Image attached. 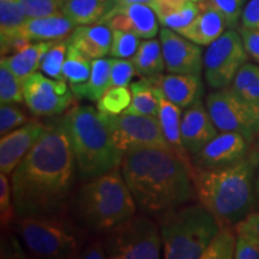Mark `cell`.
Instances as JSON below:
<instances>
[{"label":"cell","instance_id":"1","mask_svg":"<svg viewBox=\"0 0 259 259\" xmlns=\"http://www.w3.org/2000/svg\"><path fill=\"white\" fill-rule=\"evenodd\" d=\"M72 144L61 119L47 130L11 173L16 215H53L61 211L74 177Z\"/></svg>","mask_w":259,"mask_h":259},{"label":"cell","instance_id":"2","mask_svg":"<svg viewBox=\"0 0 259 259\" xmlns=\"http://www.w3.org/2000/svg\"><path fill=\"white\" fill-rule=\"evenodd\" d=\"M120 169L137 208L161 213L193 198V170L171 149L149 148L126 153Z\"/></svg>","mask_w":259,"mask_h":259},{"label":"cell","instance_id":"3","mask_svg":"<svg viewBox=\"0 0 259 259\" xmlns=\"http://www.w3.org/2000/svg\"><path fill=\"white\" fill-rule=\"evenodd\" d=\"M254 168L251 158H242L226 167H194L192 180L197 197L220 226H236L251 212L254 203Z\"/></svg>","mask_w":259,"mask_h":259},{"label":"cell","instance_id":"4","mask_svg":"<svg viewBox=\"0 0 259 259\" xmlns=\"http://www.w3.org/2000/svg\"><path fill=\"white\" fill-rule=\"evenodd\" d=\"M61 122L84 177L95 178L120 167L124 154L115 147L99 111L90 106H74L65 113Z\"/></svg>","mask_w":259,"mask_h":259},{"label":"cell","instance_id":"5","mask_svg":"<svg viewBox=\"0 0 259 259\" xmlns=\"http://www.w3.org/2000/svg\"><path fill=\"white\" fill-rule=\"evenodd\" d=\"M120 170L115 168L92 178L79 190L77 213L93 231L107 232L136 215L137 204Z\"/></svg>","mask_w":259,"mask_h":259},{"label":"cell","instance_id":"6","mask_svg":"<svg viewBox=\"0 0 259 259\" xmlns=\"http://www.w3.org/2000/svg\"><path fill=\"white\" fill-rule=\"evenodd\" d=\"M220 223L200 204L177 206L160 213V231L166 259H200L219 232Z\"/></svg>","mask_w":259,"mask_h":259},{"label":"cell","instance_id":"7","mask_svg":"<svg viewBox=\"0 0 259 259\" xmlns=\"http://www.w3.org/2000/svg\"><path fill=\"white\" fill-rule=\"evenodd\" d=\"M53 215L19 218L17 231L25 247L41 258H78L80 242L69 223Z\"/></svg>","mask_w":259,"mask_h":259},{"label":"cell","instance_id":"8","mask_svg":"<svg viewBox=\"0 0 259 259\" xmlns=\"http://www.w3.org/2000/svg\"><path fill=\"white\" fill-rule=\"evenodd\" d=\"M103 244L112 259H157L162 246L160 226L135 215L107 231Z\"/></svg>","mask_w":259,"mask_h":259},{"label":"cell","instance_id":"9","mask_svg":"<svg viewBox=\"0 0 259 259\" xmlns=\"http://www.w3.org/2000/svg\"><path fill=\"white\" fill-rule=\"evenodd\" d=\"M115 147L122 154L149 148L171 149L166 141L157 116L109 114L100 112Z\"/></svg>","mask_w":259,"mask_h":259},{"label":"cell","instance_id":"10","mask_svg":"<svg viewBox=\"0 0 259 259\" xmlns=\"http://www.w3.org/2000/svg\"><path fill=\"white\" fill-rule=\"evenodd\" d=\"M206 108L219 131L238 132L250 143L259 135V107L247 102L231 88L209 94Z\"/></svg>","mask_w":259,"mask_h":259},{"label":"cell","instance_id":"11","mask_svg":"<svg viewBox=\"0 0 259 259\" xmlns=\"http://www.w3.org/2000/svg\"><path fill=\"white\" fill-rule=\"evenodd\" d=\"M247 52L239 31L228 29L210 44L203 57L204 77L212 89L228 88L240 67L247 61Z\"/></svg>","mask_w":259,"mask_h":259},{"label":"cell","instance_id":"12","mask_svg":"<svg viewBox=\"0 0 259 259\" xmlns=\"http://www.w3.org/2000/svg\"><path fill=\"white\" fill-rule=\"evenodd\" d=\"M72 90L66 80H59L34 72L24 78V102L38 116L63 114L72 103Z\"/></svg>","mask_w":259,"mask_h":259},{"label":"cell","instance_id":"13","mask_svg":"<svg viewBox=\"0 0 259 259\" xmlns=\"http://www.w3.org/2000/svg\"><path fill=\"white\" fill-rule=\"evenodd\" d=\"M160 41L168 72L199 76L204 66L199 45L166 27L160 30Z\"/></svg>","mask_w":259,"mask_h":259},{"label":"cell","instance_id":"14","mask_svg":"<svg viewBox=\"0 0 259 259\" xmlns=\"http://www.w3.org/2000/svg\"><path fill=\"white\" fill-rule=\"evenodd\" d=\"M99 23L112 30L132 32L141 38H154L158 32V18L155 11L145 3L128 5H113Z\"/></svg>","mask_w":259,"mask_h":259},{"label":"cell","instance_id":"15","mask_svg":"<svg viewBox=\"0 0 259 259\" xmlns=\"http://www.w3.org/2000/svg\"><path fill=\"white\" fill-rule=\"evenodd\" d=\"M250 142L238 132H221L213 137L199 153L193 155L197 168H219L245 158Z\"/></svg>","mask_w":259,"mask_h":259},{"label":"cell","instance_id":"16","mask_svg":"<svg viewBox=\"0 0 259 259\" xmlns=\"http://www.w3.org/2000/svg\"><path fill=\"white\" fill-rule=\"evenodd\" d=\"M47 125L28 121L21 127L2 136L0 141V171L6 176L14 171L25 155L46 132Z\"/></svg>","mask_w":259,"mask_h":259},{"label":"cell","instance_id":"17","mask_svg":"<svg viewBox=\"0 0 259 259\" xmlns=\"http://www.w3.org/2000/svg\"><path fill=\"white\" fill-rule=\"evenodd\" d=\"M218 131L208 108L200 99L184 112L181 118V139L187 153L192 156L199 153L218 135Z\"/></svg>","mask_w":259,"mask_h":259},{"label":"cell","instance_id":"18","mask_svg":"<svg viewBox=\"0 0 259 259\" xmlns=\"http://www.w3.org/2000/svg\"><path fill=\"white\" fill-rule=\"evenodd\" d=\"M145 79L180 108H189L203 94V84L198 74L158 73Z\"/></svg>","mask_w":259,"mask_h":259},{"label":"cell","instance_id":"19","mask_svg":"<svg viewBox=\"0 0 259 259\" xmlns=\"http://www.w3.org/2000/svg\"><path fill=\"white\" fill-rule=\"evenodd\" d=\"M199 5L198 16L179 34L199 46H209L226 31L227 24L221 14L206 4L205 0H199Z\"/></svg>","mask_w":259,"mask_h":259},{"label":"cell","instance_id":"20","mask_svg":"<svg viewBox=\"0 0 259 259\" xmlns=\"http://www.w3.org/2000/svg\"><path fill=\"white\" fill-rule=\"evenodd\" d=\"M70 44L89 59H99L111 52L112 29L106 24L77 25L70 36Z\"/></svg>","mask_w":259,"mask_h":259},{"label":"cell","instance_id":"21","mask_svg":"<svg viewBox=\"0 0 259 259\" xmlns=\"http://www.w3.org/2000/svg\"><path fill=\"white\" fill-rule=\"evenodd\" d=\"M155 94H156L158 100V111L157 119L160 121L161 128L163 131L166 141L169 144L171 150L179 156L181 160L185 161L189 166L194 169L191 164V160L189 158V153L184 147L183 139H181V108L176 103L170 102L160 89L154 87Z\"/></svg>","mask_w":259,"mask_h":259},{"label":"cell","instance_id":"22","mask_svg":"<svg viewBox=\"0 0 259 259\" xmlns=\"http://www.w3.org/2000/svg\"><path fill=\"white\" fill-rule=\"evenodd\" d=\"M76 24L66 16L56 14L47 17L28 18L18 31V36L29 41H57L71 34Z\"/></svg>","mask_w":259,"mask_h":259},{"label":"cell","instance_id":"23","mask_svg":"<svg viewBox=\"0 0 259 259\" xmlns=\"http://www.w3.org/2000/svg\"><path fill=\"white\" fill-rule=\"evenodd\" d=\"M52 44L53 41H36L17 53L11 56H3L0 64L5 65L19 78L24 79L29 74L36 72L40 69L42 59L46 56Z\"/></svg>","mask_w":259,"mask_h":259},{"label":"cell","instance_id":"24","mask_svg":"<svg viewBox=\"0 0 259 259\" xmlns=\"http://www.w3.org/2000/svg\"><path fill=\"white\" fill-rule=\"evenodd\" d=\"M113 5V0H63L60 11L76 25H87L99 23Z\"/></svg>","mask_w":259,"mask_h":259},{"label":"cell","instance_id":"25","mask_svg":"<svg viewBox=\"0 0 259 259\" xmlns=\"http://www.w3.org/2000/svg\"><path fill=\"white\" fill-rule=\"evenodd\" d=\"M109 88H111V59H105V58L93 60L92 73L85 83L71 85L74 96L95 102L99 101Z\"/></svg>","mask_w":259,"mask_h":259},{"label":"cell","instance_id":"26","mask_svg":"<svg viewBox=\"0 0 259 259\" xmlns=\"http://www.w3.org/2000/svg\"><path fill=\"white\" fill-rule=\"evenodd\" d=\"M149 5L153 8L158 18V22L163 27L173 29L177 32L183 30L184 28L192 23L193 19L200 12L199 2H194V0L177 5L154 4V3H150Z\"/></svg>","mask_w":259,"mask_h":259},{"label":"cell","instance_id":"27","mask_svg":"<svg viewBox=\"0 0 259 259\" xmlns=\"http://www.w3.org/2000/svg\"><path fill=\"white\" fill-rule=\"evenodd\" d=\"M131 60L135 65L136 73L143 78L162 73L166 70L161 41L155 38H145L142 41Z\"/></svg>","mask_w":259,"mask_h":259},{"label":"cell","instance_id":"28","mask_svg":"<svg viewBox=\"0 0 259 259\" xmlns=\"http://www.w3.org/2000/svg\"><path fill=\"white\" fill-rule=\"evenodd\" d=\"M130 90L132 94V100L124 113L126 114L157 116L158 100L156 94H155L153 84L143 78L138 82L130 84Z\"/></svg>","mask_w":259,"mask_h":259},{"label":"cell","instance_id":"29","mask_svg":"<svg viewBox=\"0 0 259 259\" xmlns=\"http://www.w3.org/2000/svg\"><path fill=\"white\" fill-rule=\"evenodd\" d=\"M231 89L247 102L259 107V65L246 61L236 73Z\"/></svg>","mask_w":259,"mask_h":259},{"label":"cell","instance_id":"30","mask_svg":"<svg viewBox=\"0 0 259 259\" xmlns=\"http://www.w3.org/2000/svg\"><path fill=\"white\" fill-rule=\"evenodd\" d=\"M92 59L87 58L73 45L70 44L63 65L65 80L69 82L70 85H78V84L85 83L92 73Z\"/></svg>","mask_w":259,"mask_h":259},{"label":"cell","instance_id":"31","mask_svg":"<svg viewBox=\"0 0 259 259\" xmlns=\"http://www.w3.org/2000/svg\"><path fill=\"white\" fill-rule=\"evenodd\" d=\"M28 17L16 0H0V40L5 42L18 36V31Z\"/></svg>","mask_w":259,"mask_h":259},{"label":"cell","instance_id":"32","mask_svg":"<svg viewBox=\"0 0 259 259\" xmlns=\"http://www.w3.org/2000/svg\"><path fill=\"white\" fill-rule=\"evenodd\" d=\"M236 238L229 226H221L209 245L200 255V259H232L234 258Z\"/></svg>","mask_w":259,"mask_h":259},{"label":"cell","instance_id":"33","mask_svg":"<svg viewBox=\"0 0 259 259\" xmlns=\"http://www.w3.org/2000/svg\"><path fill=\"white\" fill-rule=\"evenodd\" d=\"M69 45L70 37L53 41L51 48L47 51L46 56L42 59L40 67L46 76L54 79L65 80L63 73V65L65 58H66L67 50H69Z\"/></svg>","mask_w":259,"mask_h":259},{"label":"cell","instance_id":"34","mask_svg":"<svg viewBox=\"0 0 259 259\" xmlns=\"http://www.w3.org/2000/svg\"><path fill=\"white\" fill-rule=\"evenodd\" d=\"M131 100L130 87H111L97 101V111L109 114H121L127 109Z\"/></svg>","mask_w":259,"mask_h":259},{"label":"cell","instance_id":"35","mask_svg":"<svg viewBox=\"0 0 259 259\" xmlns=\"http://www.w3.org/2000/svg\"><path fill=\"white\" fill-rule=\"evenodd\" d=\"M24 101V79L0 64V102L21 103Z\"/></svg>","mask_w":259,"mask_h":259},{"label":"cell","instance_id":"36","mask_svg":"<svg viewBox=\"0 0 259 259\" xmlns=\"http://www.w3.org/2000/svg\"><path fill=\"white\" fill-rule=\"evenodd\" d=\"M137 35L132 32L112 30V45L109 54L113 58H120V59H131L137 52L141 41Z\"/></svg>","mask_w":259,"mask_h":259},{"label":"cell","instance_id":"37","mask_svg":"<svg viewBox=\"0 0 259 259\" xmlns=\"http://www.w3.org/2000/svg\"><path fill=\"white\" fill-rule=\"evenodd\" d=\"M28 18L47 17L59 14L63 0H16Z\"/></svg>","mask_w":259,"mask_h":259},{"label":"cell","instance_id":"38","mask_svg":"<svg viewBox=\"0 0 259 259\" xmlns=\"http://www.w3.org/2000/svg\"><path fill=\"white\" fill-rule=\"evenodd\" d=\"M244 2L245 0H205L206 4L221 14L228 29H234L239 19H241Z\"/></svg>","mask_w":259,"mask_h":259},{"label":"cell","instance_id":"39","mask_svg":"<svg viewBox=\"0 0 259 259\" xmlns=\"http://www.w3.org/2000/svg\"><path fill=\"white\" fill-rule=\"evenodd\" d=\"M27 115L24 114L15 103H3L0 107V134L4 136L14 131L18 126L28 122Z\"/></svg>","mask_w":259,"mask_h":259},{"label":"cell","instance_id":"40","mask_svg":"<svg viewBox=\"0 0 259 259\" xmlns=\"http://www.w3.org/2000/svg\"><path fill=\"white\" fill-rule=\"evenodd\" d=\"M136 69L132 60L113 58L111 59V87H130Z\"/></svg>","mask_w":259,"mask_h":259},{"label":"cell","instance_id":"41","mask_svg":"<svg viewBox=\"0 0 259 259\" xmlns=\"http://www.w3.org/2000/svg\"><path fill=\"white\" fill-rule=\"evenodd\" d=\"M16 209L12 199V189L11 181L6 174L0 176V219H2V226L8 227L9 223L14 220Z\"/></svg>","mask_w":259,"mask_h":259},{"label":"cell","instance_id":"42","mask_svg":"<svg viewBox=\"0 0 259 259\" xmlns=\"http://www.w3.org/2000/svg\"><path fill=\"white\" fill-rule=\"evenodd\" d=\"M236 235L244 236L259 247V211L250 212L246 218L236 223Z\"/></svg>","mask_w":259,"mask_h":259},{"label":"cell","instance_id":"43","mask_svg":"<svg viewBox=\"0 0 259 259\" xmlns=\"http://www.w3.org/2000/svg\"><path fill=\"white\" fill-rule=\"evenodd\" d=\"M247 54L259 64V29L241 25L238 29Z\"/></svg>","mask_w":259,"mask_h":259},{"label":"cell","instance_id":"44","mask_svg":"<svg viewBox=\"0 0 259 259\" xmlns=\"http://www.w3.org/2000/svg\"><path fill=\"white\" fill-rule=\"evenodd\" d=\"M235 259H259V247L253 242L244 238V236L238 235L236 238V247H235Z\"/></svg>","mask_w":259,"mask_h":259},{"label":"cell","instance_id":"45","mask_svg":"<svg viewBox=\"0 0 259 259\" xmlns=\"http://www.w3.org/2000/svg\"><path fill=\"white\" fill-rule=\"evenodd\" d=\"M241 25L259 29V0H250L241 15Z\"/></svg>","mask_w":259,"mask_h":259},{"label":"cell","instance_id":"46","mask_svg":"<svg viewBox=\"0 0 259 259\" xmlns=\"http://www.w3.org/2000/svg\"><path fill=\"white\" fill-rule=\"evenodd\" d=\"M107 252L105 244H101V242L95 241L92 242L84 248L83 251H80L78 258L83 259H105L107 257Z\"/></svg>","mask_w":259,"mask_h":259},{"label":"cell","instance_id":"47","mask_svg":"<svg viewBox=\"0 0 259 259\" xmlns=\"http://www.w3.org/2000/svg\"><path fill=\"white\" fill-rule=\"evenodd\" d=\"M151 0H113L114 5H128V4H135V3H145L149 4Z\"/></svg>","mask_w":259,"mask_h":259},{"label":"cell","instance_id":"48","mask_svg":"<svg viewBox=\"0 0 259 259\" xmlns=\"http://www.w3.org/2000/svg\"><path fill=\"white\" fill-rule=\"evenodd\" d=\"M255 187H257V192L259 193V176H258V179H257V184H255Z\"/></svg>","mask_w":259,"mask_h":259},{"label":"cell","instance_id":"49","mask_svg":"<svg viewBox=\"0 0 259 259\" xmlns=\"http://www.w3.org/2000/svg\"><path fill=\"white\" fill-rule=\"evenodd\" d=\"M258 137H259V135H258Z\"/></svg>","mask_w":259,"mask_h":259}]
</instances>
